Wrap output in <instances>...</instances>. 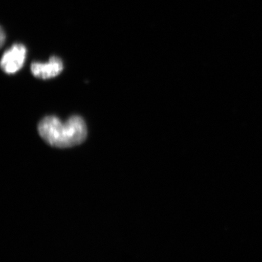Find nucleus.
Instances as JSON below:
<instances>
[{"mask_svg": "<svg viewBox=\"0 0 262 262\" xmlns=\"http://www.w3.org/2000/svg\"><path fill=\"white\" fill-rule=\"evenodd\" d=\"M38 131L48 144L58 148L79 145L87 136L85 122L80 116H72L64 123L55 116L45 117L38 125Z\"/></svg>", "mask_w": 262, "mask_h": 262, "instance_id": "nucleus-1", "label": "nucleus"}, {"mask_svg": "<svg viewBox=\"0 0 262 262\" xmlns=\"http://www.w3.org/2000/svg\"><path fill=\"white\" fill-rule=\"evenodd\" d=\"M27 53V48L24 45H13L2 57V69L8 75L16 73L23 67Z\"/></svg>", "mask_w": 262, "mask_h": 262, "instance_id": "nucleus-2", "label": "nucleus"}, {"mask_svg": "<svg viewBox=\"0 0 262 262\" xmlns=\"http://www.w3.org/2000/svg\"><path fill=\"white\" fill-rule=\"evenodd\" d=\"M63 70V63L61 58L53 56L48 62H34L31 66V72L35 77L42 80H49L56 77Z\"/></svg>", "mask_w": 262, "mask_h": 262, "instance_id": "nucleus-3", "label": "nucleus"}]
</instances>
